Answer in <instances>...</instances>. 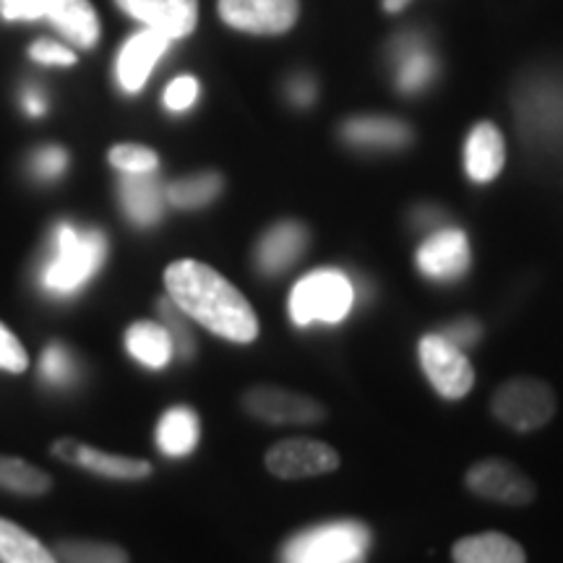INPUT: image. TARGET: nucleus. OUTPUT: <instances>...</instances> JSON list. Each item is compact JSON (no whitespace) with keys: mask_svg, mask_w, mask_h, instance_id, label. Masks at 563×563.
<instances>
[{"mask_svg":"<svg viewBox=\"0 0 563 563\" xmlns=\"http://www.w3.org/2000/svg\"><path fill=\"white\" fill-rule=\"evenodd\" d=\"M108 256V241L100 230H79L58 224L53 238V258L42 269V287L53 295H74L100 272Z\"/></svg>","mask_w":563,"mask_h":563,"instance_id":"f03ea898","label":"nucleus"},{"mask_svg":"<svg viewBox=\"0 0 563 563\" xmlns=\"http://www.w3.org/2000/svg\"><path fill=\"white\" fill-rule=\"evenodd\" d=\"M342 136L355 146H382V150H399V146L410 144L412 131L410 125L394 118H376L363 115L352 118L342 125Z\"/></svg>","mask_w":563,"mask_h":563,"instance_id":"aec40b11","label":"nucleus"},{"mask_svg":"<svg viewBox=\"0 0 563 563\" xmlns=\"http://www.w3.org/2000/svg\"><path fill=\"white\" fill-rule=\"evenodd\" d=\"M199 97V81L194 76H178L170 87L165 89V108L173 112L188 110Z\"/></svg>","mask_w":563,"mask_h":563,"instance_id":"2f4dec72","label":"nucleus"},{"mask_svg":"<svg viewBox=\"0 0 563 563\" xmlns=\"http://www.w3.org/2000/svg\"><path fill=\"white\" fill-rule=\"evenodd\" d=\"M490 410L504 426L514 428V431H538V428L553 420L555 391L551 389V384L540 382V378H511V382L498 386L496 394H493Z\"/></svg>","mask_w":563,"mask_h":563,"instance_id":"39448f33","label":"nucleus"},{"mask_svg":"<svg viewBox=\"0 0 563 563\" xmlns=\"http://www.w3.org/2000/svg\"><path fill=\"white\" fill-rule=\"evenodd\" d=\"M165 287L188 319L199 321L222 340L245 344L258 336V319L251 302L211 266L194 258L175 262L165 269Z\"/></svg>","mask_w":563,"mask_h":563,"instance_id":"f257e3e1","label":"nucleus"},{"mask_svg":"<svg viewBox=\"0 0 563 563\" xmlns=\"http://www.w3.org/2000/svg\"><path fill=\"white\" fill-rule=\"evenodd\" d=\"M308 245V232L298 222H279L266 232L256 249V264L264 274H279L298 262Z\"/></svg>","mask_w":563,"mask_h":563,"instance_id":"dca6fc26","label":"nucleus"},{"mask_svg":"<svg viewBox=\"0 0 563 563\" xmlns=\"http://www.w3.org/2000/svg\"><path fill=\"white\" fill-rule=\"evenodd\" d=\"M352 285L342 272L321 269L302 277L292 287L290 295V316L298 327H311V323H340L350 313Z\"/></svg>","mask_w":563,"mask_h":563,"instance_id":"20e7f679","label":"nucleus"},{"mask_svg":"<svg viewBox=\"0 0 563 563\" xmlns=\"http://www.w3.org/2000/svg\"><path fill=\"white\" fill-rule=\"evenodd\" d=\"M165 191H162L159 180L154 173L141 175H123L121 180V201L125 214L139 228H150V224L159 222L162 211H165Z\"/></svg>","mask_w":563,"mask_h":563,"instance_id":"a211bd4d","label":"nucleus"},{"mask_svg":"<svg viewBox=\"0 0 563 563\" xmlns=\"http://www.w3.org/2000/svg\"><path fill=\"white\" fill-rule=\"evenodd\" d=\"M506 146L501 131L493 123H477L464 146V167L475 183H488L504 170Z\"/></svg>","mask_w":563,"mask_h":563,"instance_id":"f3484780","label":"nucleus"},{"mask_svg":"<svg viewBox=\"0 0 563 563\" xmlns=\"http://www.w3.org/2000/svg\"><path fill=\"white\" fill-rule=\"evenodd\" d=\"M45 19L81 51H91L100 42V16L89 0H51Z\"/></svg>","mask_w":563,"mask_h":563,"instance_id":"2eb2a0df","label":"nucleus"},{"mask_svg":"<svg viewBox=\"0 0 563 563\" xmlns=\"http://www.w3.org/2000/svg\"><path fill=\"white\" fill-rule=\"evenodd\" d=\"M452 559L454 563H527V553L509 534L481 532L456 540Z\"/></svg>","mask_w":563,"mask_h":563,"instance_id":"6ab92c4d","label":"nucleus"},{"mask_svg":"<svg viewBox=\"0 0 563 563\" xmlns=\"http://www.w3.org/2000/svg\"><path fill=\"white\" fill-rule=\"evenodd\" d=\"M26 368H30V355L21 347L16 334H11L9 329L0 323V371L24 373Z\"/></svg>","mask_w":563,"mask_h":563,"instance_id":"7c9ffc66","label":"nucleus"},{"mask_svg":"<svg viewBox=\"0 0 563 563\" xmlns=\"http://www.w3.org/2000/svg\"><path fill=\"white\" fill-rule=\"evenodd\" d=\"M290 95H292V100L298 102V104H311L313 97H316V89H313L311 81L300 79V81H292Z\"/></svg>","mask_w":563,"mask_h":563,"instance_id":"e433bc0d","label":"nucleus"},{"mask_svg":"<svg viewBox=\"0 0 563 563\" xmlns=\"http://www.w3.org/2000/svg\"><path fill=\"white\" fill-rule=\"evenodd\" d=\"M0 488L19 496H45L53 488V477L16 456H0Z\"/></svg>","mask_w":563,"mask_h":563,"instance_id":"b1692460","label":"nucleus"},{"mask_svg":"<svg viewBox=\"0 0 563 563\" xmlns=\"http://www.w3.org/2000/svg\"><path fill=\"white\" fill-rule=\"evenodd\" d=\"M449 342L456 344V347H464V344H475L477 336H481V327H477V321L473 319H464V321H456L452 327L443 329V334Z\"/></svg>","mask_w":563,"mask_h":563,"instance_id":"c9c22d12","label":"nucleus"},{"mask_svg":"<svg viewBox=\"0 0 563 563\" xmlns=\"http://www.w3.org/2000/svg\"><path fill=\"white\" fill-rule=\"evenodd\" d=\"M464 483L475 496L493 504L527 506L534 501V483L517 464L506 460H483L473 464Z\"/></svg>","mask_w":563,"mask_h":563,"instance_id":"9d476101","label":"nucleus"},{"mask_svg":"<svg viewBox=\"0 0 563 563\" xmlns=\"http://www.w3.org/2000/svg\"><path fill=\"white\" fill-rule=\"evenodd\" d=\"M40 373L45 376L47 384H70L76 376V363L74 357H70V352L63 347L60 342H53L51 347L45 350V355H42V363H40Z\"/></svg>","mask_w":563,"mask_h":563,"instance_id":"c756f323","label":"nucleus"},{"mask_svg":"<svg viewBox=\"0 0 563 563\" xmlns=\"http://www.w3.org/2000/svg\"><path fill=\"white\" fill-rule=\"evenodd\" d=\"M125 347L146 368H165L173 357V340L162 323L136 321L125 332Z\"/></svg>","mask_w":563,"mask_h":563,"instance_id":"412c9836","label":"nucleus"},{"mask_svg":"<svg viewBox=\"0 0 563 563\" xmlns=\"http://www.w3.org/2000/svg\"><path fill=\"white\" fill-rule=\"evenodd\" d=\"M53 454L58 460H66L76 467L89 470V473L112 477V481H141V477L152 475V464L144 460H131V456L121 454H108L100 449L89 446V443L74 441V439H60L53 443Z\"/></svg>","mask_w":563,"mask_h":563,"instance_id":"f8f14e48","label":"nucleus"},{"mask_svg":"<svg viewBox=\"0 0 563 563\" xmlns=\"http://www.w3.org/2000/svg\"><path fill=\"white\" fill-rule=\"evenodd\" d=\"M66 165H68V154L66 150H60V146H47V150H40L34 154V173L45 180L58 178V175L66 170Z\"/></svg>","mask_w":563,"mask_h":563,"instance_id":"f704fd0d","label":"nucleus"},{"mask_svg":"<svg viewBox=\"0 0 563 563\" xmlns=\"http://www.w3.org/2000/svg\"><path fill=\"white\" fill-rule=\"evenodd\" d=\"M220 194H222V178L217 173H201V175H191V178L175 180L165 191L167 201L178 209L207 207V203L214 201Z\"/></svg>","mask_w":563,"mask_h":563,"instance_id":"393cba45","label":"nucleus"},{"mask_svg":"<svg viewBox=\"0 0 563 563\" xmlns=\"http://www.w3.org/2000/svg\"><path fill=\"white\" fill-rule=\"evenodd\" d=\"M24 104L26 110H30V115H42V112H45V100H42L40 95H34V91H26Z\"/></svg>","mask_w":563,"mask_h":563,"instance_id":"4c0bfd02","label":"nucleus"},{"mask_svg":"<svg viewBox=\"0 0 563 563\" xmlns=\"http://www.w3.org/2000/svg\"><path fill=\"white\" fill-rule=\"evenodd\" d=\"M0 563H58L24 527L0 519Z\"/></svg>","mask_w":563,"mask_h":563,"instance_id":"5701e85b","label":"nucleus"},{"mask_svg":"<svg viewBox=\"0 0 563 563\" xmlns=\"http://www.w3.org/2000/svg\"><path fill=\"white\" fill-rule=\"evenodd\" d=\"M110 165L123 175H141V173H154L159 165L157 152L150 150V146L141 144H118L112 146L108 154Z\"/></svg>","mask_w":563,"mask_h":563,"instance_id":"bb28decb","label":"nucleus"},{"mask_svg":"<svg viewBox=\"0 0 563 563\" xmlns=\"http://www.w3.org/2000/svg\"><path fill=\"white\" fill-rule=\"evenodd\" d=\"M418 266L428 279H460L470 266V243L462 230H439L420 245Z\"/></svg>","mask_w":563,"mask_h":563,"instance_id":"ddd939ff","label":"nucleus"},{"mask_svg":"<svg viewBox=\"0 0 563 563\" xmlns=\"http://www.w3.org/2000/svg\"><path fill=\"white\" fill-rule=\"evenodd\" d=\"M157 311H159V316H162V327H165L167 334H170L173 350L178 352L183 361H188V357H194L196 342H194V334H191V329H188L186 319H183V316H186V313H183L180 308L175 306L173 298L159 300Z\"/></svg>","mask_w":563,"mask_h":563,"instance_id":"cd10ccee","label":"nucleus"},{"mask_svg":"<svg viewBox=\"0 0 563 563\" xmlns=\"http://www.w3.org/2000/svg\"><path fill=\"white\" fill-rule=\"evenodd\" d=\"M118 9L167 40L188 37L199 24V0H115Z\"/></svg>","mask_w":563,"mask_h":563,"instance_id":"9b49d317","label":"nucleus"},{"mask_svg":"<svg viewBox=\"0 0 563 563\" xmlns=\"http://www.w3.org/2000/svg\"><path fill=\"white\" fill-rule=\"evenodd\" d=\"M336 467H340V454L329 443L313 439H287L274 443L266 452V470L282 481L327 475Z\"/></svg>","mask_w":563,"mask_h":563,"instance_id":"6e6552de","label":"nucleus"},{"mask_svg":"<svg viewBox=\"0 0 563 563\" xmlns=\"http://www.w3.org/2000/svg\"><path fill=\"white\" fill-rule=\"evenodd\" d=\"M371 532L361 522H329L295 534L282 548V563H365Z\"/></svg>","mask_w":563,"mask_h":563,"instance_id":"7ed1b4c3","label":"nucleus"},{"mask_svg":"<svg viewBox=\"0 0 563 563\" xmlns=\"http://www.w3.org/2000/svg\"><path fill=\"white\" fill-rule=\"evenodd\" d=\"M433 58L422 47H410V51L402 53V60H399V89L402 91H418L431 81L433 76Z\"/></svg>","mask_w":563,"mask_h":563,"instance_id":"c85d7f7f","label":"nucleus"},{"mask_svg":"<svg viewBox=\"0 0 563 563\" xmlns=\"http://www.w3.org/2000/svg\"><path fill=\"white\" fill-rule=\"evenodd\" d=\"M199 443V418L191 407H173L162 415L157 426V446L167 456L191 454Z\"/></svg>","mask_w":563,"mask_h":563,"instance_id":"4be33fe9","label":"nucleus"},{"mask_svg":"<svg viewBox=\"0 0 563 563\" xmlns=\"http://www.w3.org/2000/svg\"><path fill=\"white\" fill-rule=\"evenodd\" d=\"M51 0H0V16L5 21L45 19Z\"/></svg>","mask_w":563,"mask_h":563,"instance_id":"473e14b6","label":"nucleus"},{"mask_svg":"<svg viewBox=\"0 0 563 563\" xmlns=\"http://www.w3.org/2000/svg\"><path fill=\"white\" fill-rule=\"evenodd\" d=\"M420 365L431 378L433 389L446 399H462L473 389L475 371L464 352L446 340V336L431 334L420 340Z\"/></svg>","mask_w":563,"mask_h":563,"instance_id":"0eeeda50","label":"nucleus"},{"mask_svg":"<svg viewBox=\"0 0 563 563\" xmlns=\"http://www.w3.org/2000/svg\"><path fill=\"white\" fill-rule=\"evenodd\" d=\"M173 40L154 30H141L133 37L125 40V45L118 53V81L129 95H136L152 76L154 66L162 55L167 53Z\"/></svg>","mask_w":563,"mask_h":563,"instance_id":"4468645a","label":"nucleus"},{"mask_svg":"<svg viewBox=\"0 0 563 563\" xmlns=\"http://www.w3.org/2000/svg\"><path fill=\"white\" fill-rule=\"evenodd\" d=\"M30 58L37 63H45V66H74L76 53L63 47L60 42L53 40H37L30 47Z\"/></svg>","mask_w":563,"mask_h":563,"instance_id":"72a5a7b5","label":"nucleus"},{"mask_svg":"<svg viewBox=\"0 0 563 563\" xmlns=\"http://www.w3.org/2000/svg\"><path fill=\"white\" fill-rule=\"evenodd\" d=\"M407 3H410V0H384V9L394 13V11H402Z\"/></svg>","mask_w":563,"mask_h":563,"instance_id":"58836bf2","label":"nucleus"},{"mask_svg":"<svg viewBox=\"0 0 563 563\" xmlns=\"http://www.w3.org/2000/svg\"><path fill=\"white\" fill-rule=\"evenodd\" d=\"M217 11L232 30L282 34L300 16V0H217Z\"/></svg>","mask_w":563,"mask_h":563,"instance_id":"1a4fd4ad","label":"nucleus"},{"mask_svg":"<svg viewBox=\"0 0 563 563\" xmlns=\"http://www.w3.org/2000/svg\"><path fill=\"white\" fill-rule=\"evenodd\" d=\"M58 555L63 563H131L121 545L100 540H60Z\"/></svg>","mask_w":563,"mask_h":563,"instance_id":"a878e982","label":"nucleus"},{"mask_svg":"<svg viewBox=\"0 0 563 563\" xmlns=\"http://www.w3.org/2000/svg\"><path fill=\"white\" fill-rule=\"evenodd\" d=\"M243 407L251 418L266 426H313L327 418L319 399L279 389V386H251L243 394Z\"/></svg>","mask_w":563,"mask_h":563,"instance_id":"423d86ee","label":"nucleus"}]
</instances>
